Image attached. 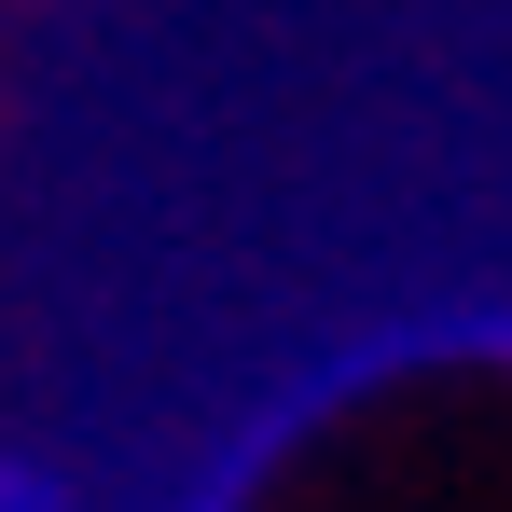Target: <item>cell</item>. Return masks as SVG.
I'll list each match as a JSON object with an SVG mask.
<instances>
[{
	"mask_svg": "<svg viewBox=\"0 0 512 512\" xmlns=\"http://www.w3.org/2000/svg\"><path fill=\"white\" fill-rule=\"evenodd\" d=\"M0 512H70V499H56L42 471H0Z\"/></svg>",
	"mask_w": 512,
	"mask_h": 512,
	"instance_id": "1",
	"label": "cell"
}]
</instances>
